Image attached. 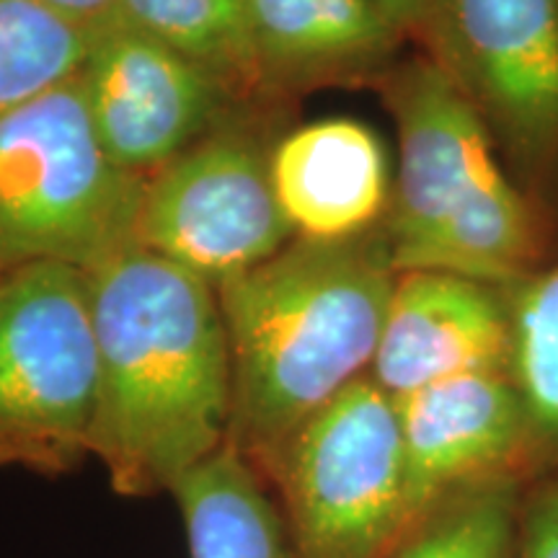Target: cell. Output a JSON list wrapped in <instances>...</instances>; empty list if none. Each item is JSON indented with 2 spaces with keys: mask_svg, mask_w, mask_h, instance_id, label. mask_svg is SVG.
I'll list each match as a JSON object with an SVG mask.
<instances>
[{
  "mask_svg": "<svg viewBox=\"0 0 558 558\" xmlns=\"http://www.w3.org/2000/svg\"><path fill=\"white\" fill-rule=\"evenodd\" d=\"M99 349L90 456L120 497L171 494L228 445L233 369L218 292L143 246L88 271Z\"/></svg>",
  "mask_w": 558,
  "mask_h": 558,
  "instance_id": "obj_1",
  "label": "cell"
},
{
  "mask_svg": "<svg viewBox=\"0 0 558 558\" xmlns=\"http://www.w3.org/2000/svg\"><path fill=\"white\" fill-rule=\"evenodd\" d=\"M378 226L347 241H290L220 282L233 411L228 445L269 484L292 437L369 375L396 288Z\"/></svg>",
  "mask_w": 558,
  "mask_h": 558,
  "instance_id": "obj_2",
  "label": "cell"
},
{
  "mask_svg": "<svg viewBox=\"0 0 558 558\" xmlns=\"http://www.w3.org/2000/svg\"><path fill=\"white\" fill-rule=\"evenodd\" d=\"M145 186L104 150L78 75L21 104L0 117V275L90 271L137 246Z\"/></svg>",
  "mask_w": 558,
  "mask_h": 558,
  "instance_id": "obj_3",
  "label": "cell"
},
{
  "mask_svg": "<svg viewBox=\"0 0 558 558\" xmlns=\"http://www.w3.org/2000/svg\"><path fill=\"white\" fill-rule=\"evenodd\" d=\"M99 349L88 271L39 262L0 275V469L65 476L90 456Z\"/></svg>",
  "mask_w": 558,
  "mask_h": 558,
  "instance_id": "obj_4",
  "label": "cell"
},
{
  "mask_svg": "<svg viewBox=\"0 0 558 558\" xmlns=\"http://www.w3.org/2000/svg\"><path fill=\"white\" fill-rule=\"evenodd\" d=\"M295 558H390L407 538L399 407L369 375L300 427L269 476Z\"/></svg>",
  "mask_w": 558,
  "mask_h": 558,
  "instance_id": "obj_5",
  "label": "cell"
},
{
  "mask_svg": "<svg viewBox=\"0 0 558 558\" xmlns=\"http://www.w3.org/2000/svg\"><path fill=\"white\" fill-rule=\"evenodd\" d=\"M380 81L399 130V173L380 228L399 275L432 269L512 181L494 158L486 120L442 62L414 58Z\"/></svg>",
  "mask_w": 558,
  "mask_h": 558,
  "instance_id": "obj_6",
  "label": "cell"
},
{
  "mask_svg": "<svg viewBox=\"0 0 558 558\" xmlns=\"http://www.w3.org/2000/svg\"><path fill=\"white\" fill-rule=\"evenodd\" d=\"M271 153L222 122L145 186L137 246L218 288L279 254L295 230L279 207Z\"/></svg>",
  "mask_w": 558,
  "mask_h": 558,
  "instance_id": "obj_7",
  "label": "cell"
},
{
  "mask_svg": "<svg viewBox=\"0 0 558 558\" xmlns=\"http://www.w3.org/2000/svg\"><path fill=\"white\" fill-rule=\"evenodd\" d=\"M429 58L530 179L558 171V0H439Z\"/></svg>",
  "mask_w": 558,
  "mask_h": 558,
  "instance_id": "obj_8",
  "label": "cell"
},
{
  "mask_svg": "<svg viewBox=\"0 0 558 558\" xmlns=\"http://www.w3.org/2000/svg\"><path fill=\"white\" fill-rule=\"evenodd\" d=\"M78 81L104 150L143 179L218 130L233 104L205 70L122 19L90 34Z\"/></svg>",
  "mask_w": 558,
  "mask_h": 558,
  "instance_id": "obj_9",
  "label": "cell"
},
{
  "mask_svg": "<svg viewBox=\"0 0 558 558\" xmlns=\"http://www.w3.org/2000/svg\"><path fill=\"white\" fill-rule=\"evenodd\" d=\"M407 463V535L437 505L525 473L527 424L509 373H469L396 399Z\"/></svg>",
  "mask_w": 558,
  "mask_h": 558,
  "instance_id": "obj_10",
  "label": "cell"
},
{
  "mask_svg": "<svg viewBox=\"0 0 558 558\" xmlns=\"http://www.w3.org/2000/svg\"><path fill=\"white\" fill-rule=\"evenodd\" d=\"M505 288L452 271L396 277L369 378L393 399L469 373H509Z\"/></svg>",
  "mask_w": 558,
  "mask_h": 558,
  "instance_id": "obj_11",
  "label": "cell"
},
{
  "mask_svg": "<svg viewBox=\"0 0 558 558\" xmlns=\"http://www.w3.org/2000/svg\"><path fill=\"white\" fill-rule=\"evenodd\" d=\"M271 186L298 239L347 241L383 226L393 179L383 143L347 117L284 135L269 158Z\"/></svg>",
  "mask_w": 558,
  "mask_h": 558,
  "instance_id": "obj_12",
  "label": "cell"
},
{
  "mask_svg": "<svg viewBox=\"0 0 558 558\" xmlns=\"http://www.w3.org/2000/svg\"><path fill=\"white\" fill-rule=\"evenodd\" d=\"M264 94L386 75L401 32L369 0H248Z\"/></svg>",
  "mask_w": 558,
  "mask_h": 558,
  "instance_id": "obj_13",
  "label": "cell"
},
{
  "mask_svg": "<svg viewBox=\"0 0 558 558\" xmlns=\"http://www.w3.org/2000/svg\"><path fill=\"white\" fill-rule=\"evenodd\" d=\"M171 497L190 558H295L275 492L230 445L186 471Z\"/></svg>",
  "mask_w": 558,
  "mask_h": 558,
  "instance_id": "obj_14",
  "label": "cell"
},
{
  "mask_svg": "<svg viewBox=\"0 0 558 558\" xmlns=\"http://www.w3.org/2000/svg\"><path fill=\"white\" fill-rule=\"evenodd\" d=\"M120 19L205 70L230 101L267 96L248 0H120Z\"/></svg>",
  "mask_w": 558,
  "mask_h": 558,
  "instance_id": "obj_15",
  "label": "cell"
},
{
  "mask_svg": "<svg viewBox=\"0 0 558 558\" xmlns=\"http://www.w3.org/2000/svg\"><path fill=\"white\" fill-rule=\"evenodd\" d=\"M512 320L509 378L527 424V481L558 469V262L505 288Z\"/></svg>",
  "mask_w": 558,
  "mask_h": 558,
  "instance_id": "obj_16",
  "label": "cell"
},
{
  "mask_svg": "<svg viewBox=\"0 0 558 558\" xmlns=\"http://www.w3.org/2000/svg\"><path fill=\"white\" fill-rule=\"evenodd\" d=\"M527 478L505 476L452 494L390 558H512Z\"/></svg>",
  "mask_w": 558,
  "mask_h": 558,
  "instance_id": "obj_17",
  "label": "cell"
},
{
  "mask_svg": "<svg viewBox=\"0 0 558 558\" xmlns=\"http://www.w3.org/2000/svg\"><path fill=\"white\" fill-rule=\"evenodd\" d=\"M88 41L39 0H0V117L75 78Z\"/></svg>",
  "mask_w": 558,
  "mask_h": 558,
  "instance_id": "obj_18",
  "label": "cell"
},
{
  "mask_svg": "<svg viewBox=\"0 0 558 558\" xmlns=\"http://www.w3.org/2000/svg\"><path fill=\"white\" fill-rule=\"evenodd\" d=\"M512 558H558V469L527 481Z\"/></svg>",
  "mask_w": 558,
  "mask_h": 558,
  "instance_id": "obj_19",
  "label": "cell"
},
{
  "mask_svg": "<svg viewBox=\"0 0 558 558\" xmlns=\"http://www.w3.org/2000/svg\"><path fill=\"white\" fill-rule=\"evenodd\" d=\"M386 16L401 37H416L424 45H435L439 26V0H369Z\"/></svg>",
  "mask_w": 558,
  "mask_h": 558,
  "instance_id": "obj_20",
  "label": "cell"
},
{
  "mask_svg": "<svg viewBox=\"0 0 558 558\" xmlns=\"http://www.w3.org/2000/svg\"><path fill=\"white\" fill-rule=\"evenodd\" d=\"M39 3L88 34L120 19V0H39Z\"/></svg>",
  "mask_w": 558,
  "mask_h": 558,
  "instance_id": "obj_21",
  "label": "cell"
}]
</instances>
